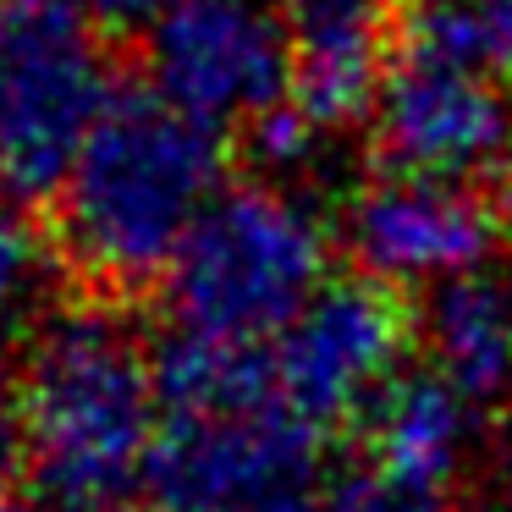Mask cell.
<instances>
[{
  "instance_id": "obj_17",
  "label": "cell",
  "mask_w": 512,
  "mask_h": 512,
  "mask_svg": "<svg viewBox=\"0 0 512 512\" xmlns=\"http://www.w3.org/2000/svg\"><path fill=\"white\" fill-rule=\"evenodd\" d=\"M259 512H336V507H325V501H320V490H309V496L270 501V507H259Z\"/></svg>"
},
{
  "instance_id": "obj_13",
  "label": "cell",
  "mask_w": 512,
  "mask_h": 512,
  "mask_svg": "<svg viewBox=\"0 0 512 512\" xmlns=\"http://www.w3.org/2000/svg\"><path fill=\"white\" fill-rule=\"evenodd\" d=\"M402 45L512 78V0H402Z\"/></svg>"
},
{
  "instance_id": "obj_11",
  "label": "cell",
  "mask_w": 512,
  "mask_h": 512,
  "mask_svg": "<svg viewBox=\"0 0 512 512\" xmlns=\"http://www.w3.org/2000/svg\"><path fill=\"white\" fill-rule=\"evenodd\" d=\"M292 56V105L320 133L375 111L397 61L402 0H270Z\"/></svg>"
},
{
  "instance_id": "obj_5",
  "label": "cell",
  "mask_w": 512,
  "mask_h": 512,
  "mask_svg": "<svg viewBox=\"0 0 512 512\" xmlns=\"http://www.w3.org/2000/svg\"><path fill=\"white\" fill-rule=\"evenodd\" d=\"M116 100L100 23L61 0H0V199L61 193Z\"/></svg>"
},
{
  "instance_id": "obj_6",
  "label": "cell",
  "mask_w": 512,
  "mask_h": 512,
  "mask_svg": "<svg viewBox=\"0 0 512 512\" xmlns=\"http://www.w3.org/2000/svg\"><path fill=\"white\" fill-rule=\"evenodd\" d=\"M149 94L204 127H254L292 100V56L270 0H166L144 23Z\"/></svg>"
},
{
  "instance_id": "obj_18",
  "label": "cell",
  "mask_w": 512,
  "mask_h": 512,
  "mask_svg": "<svg viewBox=\"0 0 512 512\" xmlns=\"http://www.w3.org/2000/svg\"><path fill=\"white\" fill-rule=\"evenodd\" d=\"M0 512H45L34 496H23V490H12V485H0Z\"/></svg>"
},
{
  "instance_id": "obj_9",
  "label": "cell",
  "mask_w": 512,
  "mask_h": 512,
  "mask_svg": "<svg viewBox=\"0 0 512 512\" xmlns=\"http://www.w3.org/2000/svg\"><path fill=\"white\" fill-rule=\"evenodd\" d=\"M342 232L364 276L380 287H446L490 265L501 243V210L474 182L386 171L353 193Z\"/></svg>"
},
{
  "instance_id": "obj_16",
  "label": "cell",
  "mask_w": 512,
  "mask_h": 512,
  "mask_svg": "<svg viewBox=\"0 0 512 512\" xmlns=\"http://www.w3.org/2000/svg\"><path fill=\"white\" fill-rule=\"evenodd\" d=\"M17 446V386L6 380V369H0V457Z\"/></svg>"
},
{
  "instance_id": "obj_7",
  "label": "cell",
  "mask_w": 512,
  "mask_h": 512,
  "mask_svg": "<svg viewBox=\"0 0 512 512\" xmlns=\"http://www.w3.org/2000/svg\"><path fill=\"white\" fill-rule=\"evenodd\" d=\"M413 314L397 287L358 276L331 281L270 347L276 391L303 424L331 430L342 419L375 413L380 397L402 380V353Z\"/></svg>"
},
{
  "instance_id": "obj_8",
  "label": "cell",
  "mask_w": 512,
  "mask_h": 512,
  "mask_svg": "<svg viewBox=\"0 0 512 512\" xmlns=\"http://www.w3.org/2000/svg\"><path fill=\"white\" fill-rule=\"evenodd\" d=\"M375 144L391 171L479 182L512 155V100L501 78L402 45L375 100Z\"/></svg>"
},
{
  "instance_id": "obj_2",
  "label": "cell",
  "mask_w": 512,
  "mask_h": 512,
  "mask_svg": "<svg viewBox=\"0 0 512 512\" xmlns=\"http://www.w3.org/2000/svg\"><path fill=\"white\" fill-rule=\"evenodd\" d=\"M160 441L144 490L160 512H259L309 496L320 430L281 402L265 347L171 336L155 353Z\"/></svg>"
},
{
  "instance_id": "obj_3",
  "label": "cell",
  "mask_w": 512,
  "mask_h": 512,
  "mask_svg": "<svg viewBox=\"0 0 512 512\" xmlns=\"http://www.w3.org/2000/svg\"><path fill=\"white\" fill-rule=\"evenodd\" d=\"M215 199L221 133L160 94H122L56 193L61 254L105 292L166 281Z\"/></svg>"
},
{
  "instance_id": "obj_14",
  "label": "cell",
  "mask_w": 512,
  "mask_h": 512,
  "mask_svg": "<svg viewBox=\"0 0 512 512\" xmlns=\"http://www.w3.org/2000/svg\"><path fill=\"white\" fill-rule=\"evenodd\" d=\"M45 281V248L12 199H0V320H12Z\"/></svg>"
},
{
  "instance_id": "obj_1",
  "label": "cell",
  "mask_w": 512,
  "mask_h": 512,
  "mask_svg": "<svg viewBox=\"0 0 512 512\" xmlns=\"http://www.w3.org/2000/svg\"><path fill=\"white\" fill-rule=\"evenodd\" d=\"M160 441L155 364L116 314L45 320L17 380V452L56 512H116L149 479Z\"/></svg>"
},
{
  "instance_id": "obj_12",
  "label": "cell",
  "mask_w": 512,
  "mask_h": 512,
  "mask_svg": "<svg viewBox=\"0 0 512 512\" xmlns=\"http://www.w3.org/2000/svg\"><path fill=\"white\" fill-rule=\"evenodd\" d=\"M430 369L452 380L474 408L512 391V281L507 276H463L430 292L424 309Z\"/></svg>"
},
{
  "instance_id": "obj_10",
  "label": "cell",
  "mask_w": 512,
  "mask_h": 512,
  "mask_svg": "<svg viewBox=\"0 0 512 512\" xmlns=\"http://www.w3.org/2000/svg\"><path fill=\"white\" fill-rule=\"evenodd\" d=\"M474 419L479 408L435 369L402 375L369 413V457L347 490V512H446Z\"/></svg>"
},
{
  "instance_id": "obj_15",
  "label": "cell",
  "mask_w": 512,
  "mask_h": 512,
  "mask_svg": "<svg viewBox=\"0 0 512 512\" xmlns=\"http://www.w3.org/2000/svg\"><path fill=\"white\" fill-rule=\"evenodd\" d=\"M61 6H72V12H83L89 23H100V28H144L149 17L166 6V0H61Z\"/></svg>"
},
{
  "instance_id": "obj_4",
  "label": "cell",
  "mask_w": 512,
  "mask_h": 512,
  "mask_svg": "<svg viewBox=\"0 0 512 512\" xmlns=\"http://www.w3.org/2000/svg\"><path fill=\"white\" fill-rule=\"evenodd\" d=\"M331 226L281 182H237L204 210L166 270V303L182 336L265 347L331 281Z\"/></svg>"
}]
</instances>
